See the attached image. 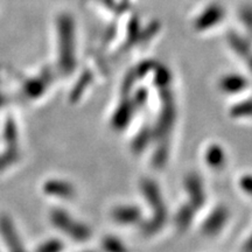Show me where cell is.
I'll return each instance as SVG.
<instances>
[{"label": "cell", "mask_w": 252, "mask_h": 252, "mask_svg": "<svg viewBox=\"0 0 252 252\" xmlns=\"http://www.w3.org/2000/svg\"><path fill=\"white\" fill-rule=\"evenodd\" d=\"M0 236L8 252H26L23 239L15 228L14 222L6 214L0 215Z\"/></svg>", "instance_id": "obj_1"}, {"label": "cell", "mask_w": 252, "mask_h": 252, "mask_svg": "<svg viewBox=\"0 0 252 252\" xmlns=\"http://www.w3.org/2000/svg\"><path fill=\"white\" fill-rule=\"evenodd\" d=\"M60 58L63 68H69L71 63V25L67 17H63L60 20Z\"/></svg>", "instance_id": "obj_2"}, {"label": "cell", "mask_w": 252, "mask_h": 252, "mask_svg": "<svg viewBox=\"0 0 252 252\" xmlns=\"http://www.w3.org/2000/svg\"><path fill=\"white\" fill-rule=\"evenodd\" d=\"M2 138H4L6 150H20V147H19L18 126L12 117L6 118L4 131H2Z\"/></svg>", "instance_id": "obj_3"}, {"label": "cell", "mask_w": 252, "mask_h": 252, "mask_svg": "<svg viewBox=\"0 0 252 252\" xmlns=\"http://www.w3.org/2000/svg\"><path fill=\"white\" fill-rule=\"evenodd\" d=\"M46 81L42 76L30 78V80H26L23 84L24 93L27 97L30 98H37L42 94L43 90L46 88Z\"/></svg>", "instance_id": "obj_4"}, {"label": "cell", "mask_w": 252, "mask_h": 252, "mask_svg": "<svg viewBox=\"0 0 252 252\" xmlns=\"http://www.w3.org/2000/svg\"><path fill=\"white\" fill-rule=\"evenodd\" d=\"M20 159V150H4L0 153V173L15 165Z\"/></svg>", "instance_id": "obj_5"}, {"label": "cell", "mask_w": 252, "mask_h": 252, "mask_svg": "<svg viewBox=\"0 0 252 252\" xmlns=\"http://www.w3.org/2000/svg\"><path fill=\"white\" fill-rule=\"evenodd\" d=\"M45 191L50 195H67L69 194V187L60 181H48L45 185Z\"/></svg>", "instance_id": "obj_6"}, {"label": "cell", "mask_w": 252, "mask_h": 252, "mask_svg": "<svg viewBox=\"0 0 252 252\" xmlns=\"http://www.w3.org/2000/svg\"><path fill=\"white\" fill-rule=\"evenodd\" d=\"M60 250H61V244L56 241H50L40 245L36 252H59Z\"/></svg>", "instance_id": "obj_7"}, {"label": "cell", "mask_w": 252, "mask_h": 252, "mask_svg": "<svg viewBox=\"0 0 252 252\" xmlns=\"http://www.w3.org/2000/svg\"><path fill=\"white\" fill-rule=\"evenodd\" d=\"M4 105H5V96H4V94L0 91V109H1Z\"/></svg>", "instance_id": "obj_8"}]
</instances>
